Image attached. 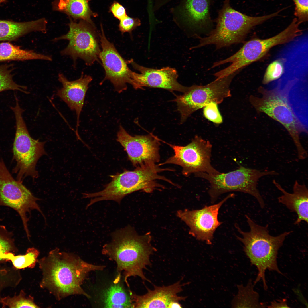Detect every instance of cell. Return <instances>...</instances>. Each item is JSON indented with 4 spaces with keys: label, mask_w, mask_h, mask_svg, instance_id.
<instances>
[{
    "label": "cell",
    "mask_w": 308,
    "mask_h": 308,
    "mask_svg": "<svg viewBox=\"0 0 308 308\" xmlns=\"http://www.w3.org/2000/svg\"><path fill=\"white\" fill-rule=\"evenodd\" d=\"M37 262L42 273L40 287L48 290L58 300L76 295L90 298L82 285L90 272L102 271L105 267L86 262L74 254L60 251L58 248Z\"/></svg>",
    "instance_id": "obj_1"
},
{
    "label": "cell",
    "mask_w": 308,
    "mask_h": 308,
    "mask_svg": "<svg viewBox=\"0 0 308 308\" xmlns=\"http://www.w3.org/2000/svg\"><path fill=\"white\" fill-rule=\"evenodd\" d=\"M111 236V241L103 246L102 253L116 262L117 276L121 277L122 273L128 287V279L131 277L150 282L143 271L151 265L150 257L155 251L151 243L150 233L139 235L128 225L112 232Z\"/></svg>",
    "instance_id": "obj_2"
},
{
    "label": "cell",
    "mask_w": 308,
    "mask_h": 308,
    "mask_svg": "<svg viewBox=\"0 0 308 308\" xmlns=\"http://www.w3.org/2000/svg\"><path fill=\"white\" fill-rule=\"evenodd\" d=\"M245 217L250 230L248 232L243 231L236 225L238 231L242 235V237L237 236V238L243 243L244 251L251 264L255 266L258 270L254 285L262 280L264 288L266 290L268 286L265 275L266 270L283 274L277 266V255L286 238L293 231L285 232L273 236L269 233L268 224L265 226H261L247 215Z\"/></svg>",
    "instance_id": "obj_3"
},
{
    "label": "cell",
    "mask_w": 308,
    "mask_h": 308,
    "mask_svg": "<svg viewBox=\"0 0 308 308\" xmlns=\"http://www.w3.org/2000/svg\"><path fill=\"white\" fill-rule=\"evenodd\" d=\"M156 164L143 165L136 167L133 171L125 170L123 172L110 175L111 181L100 191L83 194V198H91L86 208L97 202L113 200L119 204L126 196L139 190L151 193L156 189H164L157 183L158 180L170 183L171 181L159 173L168 171V168H162Z\"/></svg>",
    "instance_id": "obj_4"
},
{
    "label": "cell",
    "mask_w": 308,
    "mask_h": 308,
    "mask_svg": "<svg viewBox=\"0 0 308 308\" xmlns=\"http://www.w3.org/2000/svg\"><path fill=\"white\" fill-rule=\"evenodd\" d=\"M280 12L260 16H249L235 10L229 0H225L219 11L215 28L191 48L213 44L218 49L242 43L253 27L278 16Z\"/></svg>",
    "instance_id": "obj_5"
},
{
    "label": "cell",
    "mask_w": 308,
    "mask_h": 308,
    "mask_svg": "<svg viewBox=\"0 0 308 308\" xmlns=\"http://www.w3.org/2000/svg\"><path fill=\"white\" fill-rule=\"evenodd\" d=\"M258 91L262 96H250L251 104L258 112L264 113L281 123L293 140L298 158L306 159L307 153L300 142L299 136L301 133L307 131L295 114L287 96L276 89L268 90L260 87Z\"/></svg>",
    "instance_id": "obj_6"
},
{
    "label": "cell",
    "mask_w": 308,
    "mask_h": 308,
    "mask_svg": "<svg viewBox=\"0 0 308 308\" xmlns=\"http://www.w3.org/2000/svg\"><path fill=\"white\" fill-rule=\"evenodd\" d=\"M299 25L295 18L285 29L273 37L264 39H253L247 42L234 54L213 63L212 68L231 63L228 66L214 73V76L218 78L229 75L258 60L272 47L292 41L301 34Z\"/></svg>",
    "instance_id": "obj_7"
},
{
    "label": "cell",
    "mask_w": 308,
    "mask_h": 308,
    "mask_svg": "<svg viewBox=\"0 0 308 308\" xmlns=\"http://www.w3.org/2000/svg\"><path fill=\"white\" fill-rule=\"evenodd\" d=\"M275 171L261 170L240 166L235 170L226 173L210 175L204 172L195 174L197 177L208 181L210 183L208 194L212 202H215L221 194L230 192L237 191L247 193L257 200L263 208L265 204L257 189L259 179L267 175H276Z\"/></svg>",
    "instance_id": "obj_8"
},
{
    "label": "cell",
    "mask_w": 308,
    "mask_h": 308,
    "mask_svg": "<svg viewBox=\"0 0 308 308\" xmlns=\"http://www.w3.org/2000/svg\"><path fill=\"white\" fill-rule=\"evenodd\" d=\"M15 106L11 107L16 120V132L13 147V158L16 165L13 170L17 180L23 182L26 177L35 179L38 176L37 163L40 158L46 155L44 145L46 142L35 139L30 136L22 116L24 110L15 100Z\"/></svg>",
    "instance_id": "obj_9"
},
{
    "label": "cell",
    "mask_w": 308,
    "mask_h": 308,
    "mask_svg": "<svg viewBox=\"0 0 308 308\" xmlns=\"http://www.w3.org/2000/svg\"><path fill=\"white\" fill-rule=\"evenodd\" d=\"M68 25L67 33L52 40L55 42L62 40L68 41L66 46L60 51L61 55L70 57L74 66L78 58L88 66L98 61L101 50L100 38L93 24L82 20L77 22L70 19Z\"/></svg>",
    "instance_id": "obj_10"
},
{
    "label": "cell",
    "mask_w": 308,
    "mask_h": 308,
    "mask_svg": "<svg viewBox=\"0 0 308 308\" xmlns=\"http://www.w3.org/2000/svg\"><path fill=\"white\" fill-rule=\"evenodd\" d=\"M239 71L216 80L205 85H193L182 95L177 96L173 100L177 104L180 114L181 123L185 122L193 113L208 103H221L231 96L230 86L233 79Z\"/></svg>",
    "instance_id": "obj_11"
},
{
    "label": "cell",
    "mask_w": 308,
    "mask_h": 308,
    "mask_svg": "<svg viewBox=\"0 0 308 308\" xmlns=\"http://www.w3.org/2000/svg\"><path fill=\"white\" fill-rule=\"evenodd\" d=\"M40 199L35 197L22 182L13 178L0 157V206L9 207L18 213L29 240L31 235L28 227L29 218L27 214L32 210H35L46 219L37 202Z\"/></svg>",
    "instance_id": "obj_12"
},
{
    "label": "cell",
    "mask_w": 308,
    "mask_h": 308,
    "mask_svg": "<svg viewBox=\"0 0 308 308\" xmlns=\"http://www.w3.org/2000/svg\"><path fill=\"white\" fill-rule=\"evenodd\" d=\"M174 151V155L159 166L166 164L178 165L182 168L183 174L186 176L194 173L204 172L216 175L220 172L211 164L212 145L208 140L196 135L187 145L181 146L165 142Z\"/></svg>",
    "instance_id": "obj_13"
},
{
    "label": "cell",
    "mask_w": 308,
    "mask_h": 308,
    "mask_svg": "<svg viewBox=\"0 0 308 308\" xmlns=\"http://www.w3.org/2000/svg\"><path fill=\"white\" fill-rule=\"evenodd\" d=\"M234 196V194L231 193L217 204L206 206L200 209L178 210L177 215L188 226L190 235L211 244L215 232L222 224L218 219L219 209L227 200Z\"/></svg>",
    "instance_id": "obj_14"
},
{
    "label": "cell",
    "mask_w": 308,
    "mask_h": 308,
    "mask_svg": "<svg viewBox=\"0 0 308 308\" xmlns=\"http://www.w3.org/2000/svg\"><path fill=\"white\" fill-rule=\"evenodd\" d=\"M117 141L124 148L128 160L136 167L156 164L160 161V139L151 133L133 136L120 125Z\"/></svg>",
    "instance_id": "obj_15"
},
{
    "label": "cell",
    "mask_w": 308,
    "mask_h": 308,
    "mask_svg": "<svg viewBox=\"0 0 308 308\" xmlns=\"http://www.w3.org/2000/svg\"><path fill=\"white\" fill-rule=\"evenodd\" d=\"M99 36L101 48L99 59L105 72V77L100 84L108 80L115 91L121 93L127 89L128 83L131 85L132 71L128 67L127 60L122 58L113 44L107 39L102 27Z\"/></svg>",
    "instance_id": "obj_16"
},
{
    "label": "cell",
    "mask_w": 308,
    "mask_h": 308,
    "mask_svg": "<svg viewBox=\"0 0 308 308\" xmlns=\"http://www.w3.org/2000/svg\"><path fill=\"white\" fill-rule=\"evenodd\" d=\"M139 73L131 72V85L135 89H144V87L162 88L170 91L185 93L188 87L184 86L177 81L178 75L175 69L169 67L160 69L147 68L139 65L132 59L127 60Z\"/></svg>",
    "instance_id": "obj_17"
},
{
    "label": "cell",
    "mask_w": 308,
    "mask_h": 308,
    "mask_svg": "<svg viewBox=\"0 0 308 308\" xmlns=\"http://www.w3.org/2000/svg\"><path fill=\"white\" fill-rule=\"evenodd\" d=\"M210 0H179L170 9L173 22L187 33L206 28L211 24Z\"/></svg>",
    "instance_id": "obj_18"
},
{
    "label": "cell",
    "mask_w": 308,
    "mask_h": 308,
    "mask_svg": "<svg viewBox=\"0 0 308 308\" xmlns=\"http://www.w3.org/2000/svg\"><path fill=\"white\" fill-rule=\"evenodd\" d=\"M58 80L62 84V87L58 90L57 95L71 110L76 112L77 116L76 133L78 137L80 116L88 85L92 78L91 76L84 74L82 72L78 79L70 81L63 74L59 73L58 75Z\"/></svg>",
    "instance_id": "obj_19"
},
{
    "label": "cell",
    "mask_w": 308,
    "mask_h": 308,
    "mask_svg": "<svg viewBox=\"0 0 308 308\" xmlns=\"http://www.w3.org/2000/svg\"><path fill=\"white\" fill-rule=\"evenodd\" d=\"M184 285L181 281L171 285L160 287L154 285L151 290L147 288V293L139 295L129 292L133 303V308H168L170 303L173 301H185L186 297L178 296V294L183 290Z\"/></svg>",
    "instance_id": "obj_20"
},
{
    "label": "cell",
    "mask_w": 308,
    "mask_h": 308,
    "mask_svg": "<svg viewBox=\"0 0 308 308\" xmlns=\"http://www.w3.org/2000/svg\"><path fill=\"white\" fill-rule=\"evenodd\" d=\"M273 183L282 194L278 198L279 202L297 215V218L294 224H298L303 221L307 223L308 191L306 185L304 184H300L296 180L293 187V192L290 193L286 191L275 180H273Z\"/></svg>",
    "instance_id": "obj_21"
},
{
    "label": "cell",
    "mask_w": 308,
    "mask_h": 308,
    "mask_svg": "<svg viewBox=\"0 0 308 308\" xmlns=\"http://www.w3.org/2000/svg\"><path fill=\"white\" fill-rule=\"evenodd\" d=\"M47 23L44 18L24 22L0 20V41L15 40L33 32L45 34Z\"/></svg>",
    "instance_id": "obj_22"
},
{
    "label": "cell",
    "mask_w": 308,
    "mask_h": 308,
    "mask_svg": "<svg viewBox=\"0 0 308 308\" xmlns=\"http://www.w3.org/2000/svg\"><path fill=\"white\" fill-rule=\"evenodd\" d=\"M116 277L113 283L102 292L100 300L103 306L107 308H133L129 292L127 293Z\"/></svg>",
    "instance_id": "obj_23"
},
{
    "label": "cell",
    "mask_w": 308,
    "mask_h": 308,
    "mask_svg": "<svg viewBox=\"0 0 308 308\" xmlns=\"http://www.w3.org/2000/svg\"><path fill=\"white\" fill-rule=\"evenodd\" d=\"M89 0H54L53 10L64 13L74 19H79L91 24L92 12Z\"/></svg>",
    "instance_id": "obj_24"
},
{
    "label": "cell",
    "mask_w": 308,
    "mask_h": 308,
    "mask_svg": "<svg viewBox=\"0 0 308 308\" xmlns=\"http://www.w3.org/2000/svg\"><path fill=\"white\" fill-rule=\"evenodd\" d=\"M41 60L51 61L50 56L21 48L9 42L0 43V62L10 60Z\"/></svg>",
    "instance_id": "obj_25"
},
{
    "label": "cell",
    "mask_w": 308,
    "mask_h": 308,
    "mask_svg": "<svg viewBox=\"0 0 308 308\" xmlns=\"http://www.w3.org/2000/svg\"><path fill=\"white\" fill-rule=\"evenodd\" d=\"M254 284L250 279L246 286L242 285H238V294L234 297L232 303L233 307L264 308L266 304L260 302L259 295L254 290Z\"/></svg>",
    "instance_id": "obj_26"
},
{
    "label": "cell",
    "mask_w": 308,
    "mask_h": 308,
    "mask_svg": "<svg viewBox=\"0 0 308 308\" xmlns=\"http://www.w3.org/2000/svg\"><path fill=\"white\" fill-rule=\"evenodd\" d=\"M0 262V299L1 293L5 288L15 287L21 281L22 278L18 270L15 267L2 265Z\"/></svg>",
    "instance_id": "obj_27"
},
{
    "label": "cell",
    "mask_w": 308,
    "mask_h": 308,
    "mask_svg": "<svg viewBox=\"0 0 308 308\" xmlns=\"http://www.w3.org/2000/svg\"><path fill=\"white\" fill-rule=\"evenodd\" d=\"M0 303L3 307L7 306L9 308H39L38 305L34 302L33 297L26 294L23 290H21L18 295L13 297L9 296L0 299Z\"/></svg>",
    "instance_id": "obj_28"
},
{
    "label": "cell",
    "mask_w": 308,
    "mask_h": 308,
    "mask_svg": "<svg viewBox=\"0 0 308 308\" xmlns=\"http://www.w3.org/2000/svg\"><path fill=\"white\" fill-rule=\"evenodd\" d=\"M40 252L34 247L28 248L25 254L23 255L15 256L13 254L10 257V261L14 267L17 269H24L26 268H33L38 262Z\"/></svg>",
    "instance_id": "obj_29"
},
{
    "label": "cell",
    "mask_w": 308,
    "mask_h": 308,
    "mask_svg": "<svg viewBox=\"0 0 308 308\" xmlns=\"http://www.w3.org/2000/svg\"><path fill=\"white\" fill-rule=\"evenodd\" d=\"M11 66L8 64L0 65V92L9 90H17L28 94L27 87L15 82L13 79Z\"/></svg>",
    "instance_id": "obj_30"
},
{
    "label": "cell",
    "mask_w": 308,
    "mask_h": 308,
    "mask_svg": "<svg viewBox=\"0 0 308 308\" xmlns=\"http://www.w3.org/2000/svg\"><path fill=\"white\" fill-rule=\"evenodd\" d=\"M17 251L13 233L5 226L0 224V262H6L5 258L8 253Z\"/></svg>",
    "instance_id": "obj_31"
},
{
    "label": "cell",
    "mask_w": 308,
    "mask_h": 308,
    "mask_svg": "<svg viewBox=\"0 0 308 308\" xmlns=\"http://www.w3.org/2000/svg\"><path fill=\"white\" fill-rule=\"evenodd\" d=\"M283 62L281 60H275L267 67L262 80V83L266 84L281 77L284 72Z\"/></svg>",
    "instance_id": "obj_32"
},
{
    "label": "cell",
    "mask_w": 308,
    "mask_h": 308,
    "mask_svg": "<svg viewBox=\"0 0 308 308\" xmlns=\"http://www.w3.org/2000/svg\"><path fill=\"white\" fill-rule=\"evenodd\" d=\"M218 104L212 102L205 106L203 108V113L205 118L216 124H220L223 121V119L218 108Z\"/></svg>",
    "instance_id": "obj_33"
},
{
    "label": "cell",
    "mask_w": 308,
    "mask_h": 308,
    "mask_svg": "<svg viewBox=\"0 0 308 308\" xmlns=\"http://www.w3.org/2000/svg\"><path fill=\"white\" fill-rule=\"evenodd\" d=\"M295 5L294 15L300 24L305 22L308 19V0H292Z\"/></svg>",
    "instance_id": "obj_34"
},
{
    "label": "cell",
    "mask_w": 308,
    "mask_h": 308,
    "mask_svg": "<svg viewBox=\"0 0 308 308\" xmlns=\"http://www.w3.org/2000/svg\"><path fill=\"white\" fill-rule=\"evenodd\" d=\"M141 25V22L138 18H134L127 16L120 20L119 29L122 33H131Z\"/></svg>",
    "instance_id": "obj_35"
},
{
    "label": "cell",
    "mask_w": 308,
    "mask_h": 308,
    "mask_svg": "<svg viewBox=\"0 0 308 308\" xmlns=\"http://www.w3.org/2000/svg\"><path fill=\"white\" fill-rule=\"evenodd\" d=\"M110 10L114 16L120 20L127 16L124 7L118 2L114 3L111 6Z\"/></svg>",
    "instance_id": "obj_36"
},
{
    "label": "cell",
    "mask_w": 308,
    "mask_h": 308,
    "mask_svg": "<svg viewBox=\"0 0 308 308\" xmlns=\"http://www.w3.org/2000/svg\"><path fill=\"white\" fill-rule=\"evenodd\" d=\"M173 0H151L150 5L152 12L154 13Z\"/></svg>",
    "instance_id": "obj_37"
},
{
    "label": "cell",
    "mask_w": 308,
    "mask_h": 308,
    "mask_svg": "<svg viewBox=\"0 0 308 308\" xmlns=\"http://www.w3.org/2000/svg\"><path fill=\"white\" fill-rule=\"evenodd\" d=\"M268 308H289L286 299L272 301L270 304L267 306Z\"/></svg>",
    "instance_id": "obj_38"
},
{
    "label": "cell",
    "mask_w": 308,
    "mask_h": 308,
    "mask_svg": "<svg viewBox=\"0 0 308 308\" xmlns=\"http://www.w3.org/2000/svg\"><path fill=\"white\" fill-rule=\"evenodd\" d=\"M182 307L181 304L179 303V302L177 301H173L171 302L170 303L168 307V308H181Z\"/></svg>",
    "instance_id": "obj_39"
},
{
    "label": "cell",
    "mask_w": 308,
    "mask_h": 308,
    "mask_svg": "<svg viewBox=\"0 0 308 308\" xmlns=\"http://www.w3.org/2000/svg\"><path fill=\"white\" fill-rule=\"evenodd\" d=\"M7 0H0V4L3 3L5 2Z\"/></svg>",
    "instance_id": "obj_40"
},
{
    "label": "cell",
    "mask_w": 308,
    "mask_h": 308,
    "mask_svg": "<svg viewBox=\"0 0 308 308\" xmlns=\"http://www.w3.org/2000/svg\"><path fill=\"white\" fill-rule=\"evenodd\" d=\"M149 0H148V1H149Z\"/></svg>",
    "instance_id": "obj_41"
}]
</instances>
